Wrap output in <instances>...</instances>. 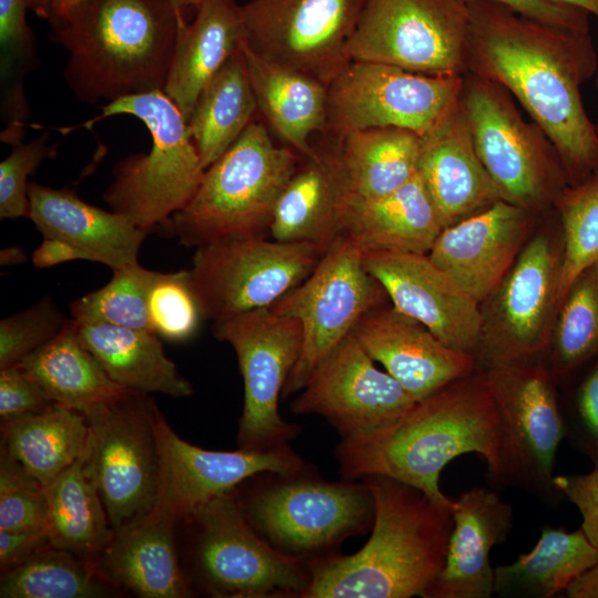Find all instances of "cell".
<instances>
[{
  "label": "cell",
  "instance_id": "1",
  "mask_svg": "<svg viewBox=\"0 0 598 598\" xmlns=\"http://www.w3.org/2000/svg\"><path fill=\"white\" fill-rule=\"evenodd\" d=\"M466 73L504 87L555 145L568 184L598 172V133L581 85L596 72L589 31L553 27L488 0H467Z\"/></svg>",
  "mask_w": 598,
  "mask_h": 598
},
{
  "label": "cell",
  "instance_id": "2",
  "mask_svg": "<svg viewBox=\"0 0 598 598\" xmlns=\"http://www.w3.org/2000/svg\"><path fill=\"white\" fill-rule=\"evenodd\" d=\"M480 454L495 486L502 462V424L484 373L476 370L416 401L400 419L370 434L341 439L334 450L342 480L386 476L454 507L440 488L443 468L463 454Z\"/></svg>",
  "mask_w": 598,
  "mask_h": 598
},
{
  "label": "cell",
  "instance_id": "3",
  "mask_svg": "<svg viewBox=\"0 0 598 598\" xmlns=\"http://www.w3.org/2000/svg\"><path fill=\"white\" fill-rule=\"evenodd\" d=\"M361 480L374 498L371 536L352 555L310 560L303 598H424L444 565L453 508L386 476Z\"/></svg>",
  "mask_w": 598,
  "mask_h": 598
},
{
  "label": "cell",
  "instance_id": "4",
  "mask_svg": "<svg viewBox=\"0 0 598 598\" xmlns=\"http://www.w3.org/2000/svg\"><path fill=\"white\" fill-rule=\"evenodd\" d=\"M172 0H85L50 38L68 52L63 78L85 104L163 91L179 14Z\"/></svg>",
  "mask_w": 598,
  "mask_h": 598
},
{
  "label": "cell",
  "instance_id": "5",
  "mask_svg": "<svg viewBox=\"0 0 598 598\" xmlns=\"http://www.w3.org/2000/svg\"><path fill=\"white\" fill-rule=\"evenodd\" d=\"M300 159L277 146L266 126L252 121L205 169L195 195L158 228L184 247L267 237L277 202Z\"/></svg>",
  "mask_w": 598,
  "mask_h": 598
},
{
  "label": "cell",
  "instance_id": "6",
  "mask_svg": "<svg viewBox=\"0 0 598 598\" xmlns=\"http://www.w3.org/2000/svg\"><path fill=\"white\" fill-rule=\"evenodd\" d=\"M252 528L278 551L307 561L337 553L372 527L374 498L365 482L322 478L311 465L264 472L235 489Z\"/></svg>",
  "mask_w": 598,
  "mask_h": 598
},
{
  "label": "cell",
  "instance_id": "7",
  "mask_svg": "<svg viewBox=\"0 0 598 598\" xmlns=\"http://www.w3.org/2000/svg\"><path fill=\"white\" fill-rule=\"evenodd\" d=\"M117 114L142 121L152 135L148 153H135L113 168V179L102 198L111 210L150 231L166 223L195 195L205 168L192 141L187 122L163 92L152 91L106 103L102 113L76 127Z\"/></svg>",
  "mask_w": 598,
  "mask_h": 598
},
{
  "label": "cell",
  "instance_id": "8",
  "mask_svg": "<svg viewBox=\"0 0 598 598\" xmlns=\"http://www.w3.org/2000/svg\"><path fill=\"white\" fill-rule=\"evenodd\" d=\"M460 104L501 199L538 216L551 213L569 184L542 127L523 116L504 87L474 73L463 75Z\"/></svg>",
  "mask_w": 598,
  "mask_h": 598
},
{
  "label": "cell",
  "instance_id": "9",
  "mask_svg": "<svg viewBox=\"0 0 598 598\" xmlns=\"http://www.w3.org/2000/svg\"><path fill=\"white\" fill-rule=\"evenodd\" d=\"M563 255L555 213L549 224H538L508 272L480 303L477 370L543 360L560 308Z\"/></svg>",
  "mask_w": 598,
  "mask_h": 598
},
{
  "label": "cell",
  "instance_id": "10",
  "mask_svg": "<svg viewBox=\"0 0 598 598\" xmlns=\"http://www.w3.org/2000/svg\"><path fill=\"white\" fill-rule=\"evenodd\" d=\"M192 529L190 563L196 581L214 597L303 598L309 561L269 545L249 524L235 489L184 522Z\"/></svg>",
  "mask_w": 598,
  "mask_h": 598
},
{
  "label": "cell",
  "instance_id": "11",
  "mask_svg": "<svg viewBox=\"0 0 598 598\" xmlns=\"http://www.w3.org/2000/svg\"><path fill=\"white\" fill-rule=\"evenodd\" d=\"M502 424L501 472L494 488L517 487L555 506L564 497L554 467L565 439L557 383L543 360L482 371Z\"/></svg>",
  "mask_w": 598,
  "mask_h": 598
},
{
  "label": "cell",
  "instance_id": "12",
  "mask_svg": "<svg viewBox=\"0 0 598 598\" xmlns=\"http://www.w3.org/2000/svg\"><path fill=\"white\" fill-rule=\"evenodd\" d=\"M381 283L369 272L363 249L347 235L323 254L313 271L271 307L299 321L302 347L281 399L299 392L317 365L370 311L389 305Z\"/></svg>",
  "mask_w": 598,
  "mask_h": 598
},
{
  "label": "cell",
  "instance_id": "13",
  "mask_svg": "<svg viewBox=\"0 0 598 598\" xmlns=\"http://www.w3.org/2000/svg\"><path fill=\"white\" fill-rule=\"evenodd\" d=\"M326 250L267 237L213 243L196 248L189 280L204 318L223 321L271 307L313 271Z\"/></svg>",
  "mask_w": 598,
  "mask_h": 598
},
{
  "label": "cell",
  "instance_id": "14",
  "mask_svg": "<svg viewBox=\"0 0 598 598\" xmlns=\"http://www.w3.org/2000/svg\"><path fill=\"white\" fill-rule=\"evenodd\" d=\"M213 333L234 349L244 382L238 448L270 451L289 445L300 427L281 417L279 401L301 352L299 321L261 308L213 322Z\"/></svg>",
  "mask_w": 598,
  "mask_h": 598
},
{
  "label": "cell",
  "instance_id": "15",
  "mask_svg": "<svg viewBox=\"0 0 598 598\" xmlns=\"http://www.w3.org/2000/svg\"><path fill=\"white\" fill-rule=\"evenodd\" d=\"M468 25L467 0H364L349 55L426 75L462 76Z\"/></svg>",
  "mask_w": 598,
  "mask_h": 598
},
{
  "label": "cell",
  "instance_id": "16",
  "mask_svg": "<svg viewBox=\"0 0 598 598\" xmlns=\"http://www.w3.org/2000/svg\"><path fill=\"white\" fill-rule=\"evenodd\" d=\"M462 76H434L394 65L351 61L328 85L327 132L398 127L425 137L457 105Z\"/></svg>",
  "mask_w": 598,
  "mask_h": 598
},
{
  "label": "cell",
  "instance_id": "17",
  "mask_svg": "<svg viewBox=\"0 0 598 598\" xmlns=\"http://www.w3.org/2000/svg\"><path fill=\"white\" fill-rule=\"evenodd\" d=\"M155 409L148 394L133 392L85 415L87 464L113 528L145 515L156 504Z\"/></svg>",
  "mask_w": 598,
  "mask_h": 598
},
{
  "label": "cell",
  "instance_id": "18",
  "mask_svg": "<svg viewBox=\"0 0 598 598\" xmlns=\"http://www.w3.org/2000/svg\"><path fill=\"white\" fill-rule=\"evenodd\" d=\"M364 0H248L244 43L256 54L327 86L351 62L349 44Z\"/></svg>",
  "mask_w": 598,
  "mask_h": 598
},
{
  "label": "cell",
  "instance_id": "19",
  "mask_svg": "<svg viewBox=\"0 0 598 598\" xmlns=\"http://www.w3.org/2000/svg\"><path fill=\"white\" fill-rule=\"evenodd\" d=\"M374 362L352 331L312 371L291 411L323 417L341 439L390 425L416 401Z\"/></svg>",
  "mask_w": 598,
  "mask_h": 598
},
{
  "label": "cell",
  "instance_id": "20",
  "mask_svg": "<svg viewBox=\"0 0 598 598\" xmlns=\"http://www.w3.org/2000/svg\"><path fill=\"white\" fill-rule=\"evenodd\" d=\"M154 427L159 457L155 506L184 523L215 498L264 472L295 473L310 466L290 445L270 451H214L196 446L169 426L156 406Z\"/></svg>",
  "mask_w": 598,
  "mask_h": 598
},
{
  "label": "cell",
  "instance_id": "21",
  "mask_svg": "<svg viewBox=\"0 0 598 598\" xmlns=\"http://www.w3.org/2000/svg\"><path fill=\"white\" fill-rule=\"evenodd\" d=\"M363 261L395 309L424 324L450 348L475 357L480 303L427 255L363 250Z\"/></svg>",
  "mask_w": 598,
  "mask_h": 598
},
{
  "label": "cell",
  "instance_id": "22",
  "mask_svg": "<svg viewBox=\"0 0 598 598\" xmlns=\"http://www.w3.org/2000/svg\"><path fill=\"white\" fill-rule=\"evenodd\" d=\"M543 217L499 199L444 227L427 256L481 303L508 272Z\"/></svg>",
  "mask_w": 598,
  "mask_h": 598
},
{
  "label": "cell",
  "instance_id": "23",
  "mask_svg": "<svg viewBox=\"0 0 598 598\" xmlns=\"http://www.w3.org/2000/svg\"><path fill=\"white\" fill-rule=\"evenodd\" d=\"M353 333L415 401L477 370L473 354L450 348L392 305L367 313Z\"/></svg>",
  "mask_w": 598,
  "mask_h": 598
},
{
  "label": "cell",
  "instance_id": "24",
  "mask_svg": "<svg viewBox=\"0 0 598 598\" xmlns=\"http://www.w3.org/2000/svg\"><path fill=\"white\" fill-rule=\"evenodd\" d=\"M452 514L444 565L424 598H489L494 585L489 554L507 539L513 507L495 488L473 487L454 499Z\"/></svg>",
  "mask_w": 598,
  "mask_h": 598
},
{
  "label": "cell",
  "instance_id": "25",
  "mask_svg": "<svg viewBox=\"0 0 598 598\" xmlns=\"http://www.w3.org/2000/svg\"><path fill=\"white\" fill-rule=\"evenodd\" d=\"M178 523L154 506L145 515L115 527L92 563L111 586L142 598H185L192 595L176 546Z\"/></svg>",
  "mask_w": 598,
  "mask_h": 598
},
{
  "label": "cell",
  "instance_id": "26",
  "mask_svg": "<svg viewBox=\"0 0 598 598\" xmlns=\"http://www.w3.org/2000/svg\"><path fill=\"white\" fill-rule=\"evenodd\" d=\"M351 200L350 183L333 138L297 166L277 202L269 236L328 249L343 235Z\"/></svg>",
  "mask_w": 598,
  "mask_h": 598
},
{
  "label": "cell",
  "instance_id": "27",
  "mask_svg": "<svg viewBox=\"0 0 598 598\" xmlns=\"http://www.w3.org/2000/svg\"><path fill=\"white\" fill-rule=\"evenodd\" d=\"M28 218L45 238L63 240L81 250L86 260L112 270L138 264L148 231L128 217L82 200L70 188L30 183Z\"/></svg>",
  "mask_w": 598,
  "mask_h": 598
},
{
  "label": "cell",
  "instance_id": "28",
  "mask_svg": "<svg viewBox=\"0 0 598 598\" xmlns=\"http://www.w3.org/2000/svg\"><path fill=\"white\" fill-rule=\"evenodd\" d=\"M417 171L444 227L501 199L477 155L460 101L433 132L422 137Z\"/></svg>",
  "mask_w": 598,
  "mask_h": 598
},
{
  "label": "cell",
  "instance_id": "29",
  "mask_svg": "<svg viewBox=\"0 0 598 598\" xmlns=\"http://www.w3.org/2000/svg\"><path fill=\"white\" fill-rule=\"evenodd\" d=\"M188 22L178 19L175 51L163 92L189 118L195 103L215 74L240 49L244 25L237 0H207Z\"/></svg>",
  "mask_w": 598,
  "mask_h": 598
},
{
  "label": "cell",
  "instance_id": "30",
  "mask_svg": "<svg viewBox=\"0 0 598 598\" xmlns=\"http://www.w3.org/2000/svg\"><path fill=\"white\" fill-rule=\"evenodd\" d=\"M443 228L439 210L417 171L386 195L352 199L343 235L363 250L427 255Z\"/></svg>",
  "mask_w": 598,
  "mask_h": 598
},
{
  "label": "cell",
  "instance_id": "31",
  "mask_svg": "<svg viewBox=\"0 0 598 598\" xmlns=\"http://www.w3.org/2000/svg\"><path fill=\"white\" fill-rule=\"evenodd\" d=\"M73 327L81 344L93 354L107 375L123 388L137 393H161L177 399L193 394L192 383L165 354L155 332L74 319Z\"/></svg>",
  "mask_w": 598,
  "mask_h": 598
},
{
  "label": "cell",
  "instance_id": "32",
  "mask_svg": "<svg viewBox=\"0 0 598 598\" xmlns=\"http://www.w3.org/2000/svg\"><path fill=\"white\" fill-rule=\"evenodd\" d=\"M241 50L258 111L292 150L302 157L312 156L311 135L327 132L328 86L256 54L244 42Z\"/></svg>",
  "mask_w": 598,
  "mask_h": 598
},
{
  "label": "cell",
  "instance_id": "33",
  "mask_svg": "<svg viewBox=\"0 0 598 598\" xmlns=\"http://www.w3.org/2000/svg\"><path fill=\"white\" fill-rule=\"evenodd\" d=\"M18 364L40 384L53 403L84 416L133 393L114 382L93 354L81 344L72 318L56 338Z\"/></svg>",
  "mask_w": 598,
  "mask_h": 598
},
{
  "label": "cell",
  "instance_id": "34",
  "mask_svg": "<svg viewBox=\"0 0 598 598\" xmlns=\"http://www.w3.org/2000/svg\"><path fill=\"white\" fill-rule=\"evenodd\" d=\"M598 561V547L579 528L546 524L527 554L494 568L493 594L502 598H551Z\"/></svg>",
  "mask_w": 598,
  "mask_h": 598
},
{
  "label": "cell",
  "instance_id": "35",
  "mask_svg": "<svg viewBox=\"0 0 598 598\" xmlns=\"http://www.w3.org/2000/svg\"><path fill=\"white\" fill-rule=\"evenodd\" d=\"M89 437L86 417L53 404L47 410L1 421V444L44 487L84 452Z\"/></svg>",
  "mask_w": 598,
  "mask_h": 598
},
{
  "label": "cell",
  "instance_id": "36",
  "mask_svg": "<svg viewBox=\"0 0 598 598\" xmlns=\"http://www.w3.org/2000/svg\"><path fill=\"white\" fill-rule=\"evenodd\" d=\"M256 111L257 101L240 47L204 87L187 120L205 169L244 133Z\"/></svg>",
  "mask_w": 598,
  "mask_h": 598
},
{
  "label": "cell",
  "instance_id": "37",
  "mask_svg": "<svg viewBox=\"0 0 598 598\" xmlns=\"http://www.w3.org/2000/svg\"><path fill=\"white\" fill-rule=\"evenodd\" d=\"M45 493L51 545L93 563L114 528L90 472L85 450L45 486Z\"/></svg>",
  "mask_w": 598,
  "mask_h": 598
},
{
  "label": "cell",
  "instance_id": "38",
  "mask_svg": "<svg viewBox=\"0 0 598 598\" xmlns=\"http://www.w3.org/2000/svg\"><path fill=\"white\" fill-rule=\"evenodd\" d=\"M336 140L352 199L386 195L417 173L422 137L412 131L377 127L353 131Z\"/></svg>",
  "mask_w": 598,
  "mask_h": 598
},
{
  "label": "cell",
  "instance_id": "39",
  "mask_svg": "<svg viewBox=\"0 0 598 598\" xmlns=\"http://www.w3.org/2000/svg\"><path fill=\"white\" fill-rule=\"evenodd\" d=\"M598 358V261L570 285L543 358L557 385Z\"/></svg>",
  "mask_w": 598,
  "mask_h": 598
},
{
  "label": "cell",
  "instance_id": "40",
  "mask_svg": "<svg viewBox=\"0 0 598 598\" xmlns=\"http://www.w3.org/2000/svg\"><path fill=\"white\" fill-rule=\"evenodd\" d=\"M93 564L48 545L20 566L1 574V598H95L116 592Z\"/></svg>",
  "mask_w": 598,
  "mask_h": 598
},
{
  "label": "cell",
  "instance_id": "41",
  "mask_svg": "<svg viewBox=\"0 0 598 598\" xmlns=\"http://www.w3.org/2000/svg\"><path fill=\"white\" fill-rule=\"evenodd\" d=\"M112 271L106 285L70 303L71 318L153 331L148 297L158 271L140 264Z\"/></svg>",
  "mask_w": 598,
  "mask_h": 598
},
{
  "label": "cell",
  "instance_id": "42",
  "mask_svg": "<svg viewBox=\"0 0 598 598\" xmlns=\"http://www.w3.org/2000/svg\"><path fill=\"white\" fill-rule=\"evenodd\" d=\"M554 210L564 240L559 286L561 305L574 280L598 261V172L577 185H568Z\"/></svg>",
  "mask_w": 598,
  "mask_h": 598
},
{
  "label": "cell",
  "instance_id": "43",
  "mask_svg": "<svg viewBox=\"0 0 598 598\" xmlns=\"http://www.w3.org/2000/svg\"><path fill=\"white\" fill-rule=\"evenodd\" d=\"M28 0H0L1 76L12 125L24 124L23 78L35 60V41L27 22Z\"/></svg>",
  "mask_w": 598,
  "mask_h": 598
},
{
  "label": "cell",
  "instance_id": "44",
  "mask_svg": "<svg viewBox=\"0 0 598 598\" xmlns=\"http://www.w3.org/2000/svg\"><path fill=\"white\" fill-rule=\"evenodd\" d=\"M148 313L153 331L165 340L183 342L197 332L205 318L188 269L158 271L148 297Z\"/></svg>",
  "mask_w": 598,
  "mask_h": 598
},
{
  "label": "cell",
  "instance_id": "45",
  "mask_svg": "<svg viewBox=\"0 0 598 598\" xmlns=\"http://www.w3.org/2000/svg\"><path fill=\"white\" fill-rule=\"evenodd\" d=\"M70 321L50 296L1 319L0 369L20 363L56 338Z\"/></svg>",
  "mask_w": 598,
  "mask_h": 598
},
{
  "label": "cell",
  "instance_id": "46",
  "mask_svg": "<svg viewBox=\"0 0 598 598\" xmlns=\"http://www.w3.org/2000/svg\"><path fill=\"white\" fill-rule=\"evenodd\" d=\"M45 487L0 447V530L48 527Z\"/></svg>",
  "mask_w": 598,
  "mask_h": 598
},
{
  "label": "cell",
  "instance_id": "47",
  "mask_svg": "<svg viewBox=\"0 0 598 598\" xmlns=\"http://www.w3.org/2000/svg\"><path fill=\"white\" fill-rule=\"evenodd\" d=\"M11 145V153L0 163V218H28V177L44 159L56 156V144H49V135L43 133Z\"/></svg>",
  "mask_w": 598,
  "mask_h": 598
},
{
  "label": "cell",
  "instance_id": "48",
  "mask_svg": "<svg viewBox=\"0 0 598 598\" xmlns=\"http://www.w3.org/2000/svg\"><path fill=\"white\" fill-rule=\"evenodd\" d=\"M577 375L565 400L559 398L565 439L598 467V358Z\"/></svg>",
  "mask_w": 598,
  "mask_h": 598
},
{
  "label": "cell",
  "instance_id": "49",
  "mask_svg": "<svg viewBox=\"0 0 598 598\" xmlns=\"http://www.w3.org/2000/svg\"><path fill=\"white\" fill-rule=\"evenodd\" d=\"M54 403L19 364L0 369V417L11 420L47 410Z\"/></svg>",
  "mask_w": 598,
  "mask_h": 598
},
{
  "label": "cell",
  "instance_id": "50",
  "mask_svg": "<svg viewBox=\"0 0 598 598\" xmlns=\"http://www.w3.org/2000/svg\"><path fill=\"white\" fill-rule=\"evenodd\" d=\"M555 485L577 507L580 528L598 547V467L586 474L555 475Z\"/></svg>",
  "mask_w": 598,
  "mask_h": 598
},
{
  "label": "cell",
  "instance_id": "51",
  "mask_svg": "<svg viewBox=\"0 0 598 598\" xmlns=\"http://www.w3.org/2000/svg\"><path fill=\"white\" fill-rule=\"evenodd\" d=\"M507 7L514 12L557 28L589 31L588 13L546 0H488Z\"/></svg>",
  "mask_w": 598,
  "mask_h": 598
},
{
  "label": "cell",
  "instance_id": "52",
  "mask_svg": "<svg viewBox=\"0 0 598 598\" xmlns=\"http://www.w3.org/2000/svg\"><path fill=\"white\" fill-rule=\"evenodd\" d=\"M48 545H51L48 527L0 530L1 574L20 566Z\"/></svg>",
  "mask_w": 598,
  "mask_h": 598
},
{
  "label": "cell",
  "instance_id": "53",
  "mask_svg": "<svg viewBox=\"0 0 598 598\" xmlns=\"http://www.w3.org/2000/svg\"><path fill=\"white\" fill-rule=\"evenodd\" d=\"M32 264L38 268H49L71 260H86L84 254L70 244L55 239L45 238L32 254Z\"/></svg>",
  "mask_w": 598,
  "mask_h": 598
},
{
  "label": "cell",
  "instance_id": "54",
  "mask_svg": "<svg viewBox=\"0 0 598 598\" xmlns=\"http://www.w3.org/2000/svg\"><path fill=\"white\" fill-rule=\"evenodd\" d=\"M568 598H598V561L564 591Z\"/></svg>",
  "mask_w": 598,
  "mask_h": 598
},
{
  "label": "cell",
  "instance_id": "55",
  "mask_svg": "<svg viewBox=\"0 0 598 598\" xmlns=\"http://www.w3.org/2000/svg\"><path fill=\"white\" fill-rule=\"evenodd\" d=\"M85 0H53L47 20L50 23V27L65 20Z\"/></svg>",
  "mask_w": 598,
  "mask_h": 598
},
{
  "label": "cell",
  "instance_id": "56",
  "mask_svg": "<svg viewBox=\"0 0 598 598\" xmlns=\"http://www.w3.org/2000/svg\"><path fill=\"white\" fill-rule=\"evenodd\" d=\"M28 260L27 251L20 246H8L0 250V265L4 267L23 265Z\"/></svg>",
  "mask_w": 598,
  "mask_h": 598
},
{
  "label": "cell",
  "instance_id": "57",
  "mask_svg": "<svg viewBox=\"0 0 598 598\" xmlns=\"http://www.w3.org/2000/svg\"><path fill=\"white\" fill-rule=\"evenodd\" d=\"M559 6L571 7L598 18V0H546Z\"/></svg>",
  "mask_w": 598,
  "mask_h": 598
},
{
  "label": "cell",
  "instance_id": "58",
  "mask_svg": "<svg viewBox=\"0 0 598 598\" xmlns=\"http://www.w3.org/2000/svg\"><path fill=\"white\" fill-rule=\"evenodd\" d=\"M29 8L41 19L48 20L53 0H28Z\"/></svg>",
  "mask_w": 598,
  "mask_h": 598
},
{
  "label": "cell",
  "instance_id": "59",
  "mask_svg": "<svg viewBox=\"0 0 598 598\" xmlns=\"http://www.w3.org/2000/svg\"><path fill=\"white\" fill-rule=\"evenodd\" d=\"M174 2V4L177 7V8H181V9H187V8H196L198 7L200 3L207 1V0H172Z\"/></svg>",
  "mask_w": 598,
  "mask_h": 598
},
{
  "label": "cell",
  "instance_id": "60",
  "mask_svg": "<svg viewBox=\"0 0 598 598\" xmlns=\"http://www.w3.org/2000/svg\"><path fill=\"white\" fill-rule=\"evenodd\" d=\"M595 85H596V91H597V97H598V62H597V69H596V72H595ZM596 125V130H597V133H598V121L597 123H595Z\"/></svg>",
  "mask_w": 598,
  "mask_h": 598
}]
</instances>
